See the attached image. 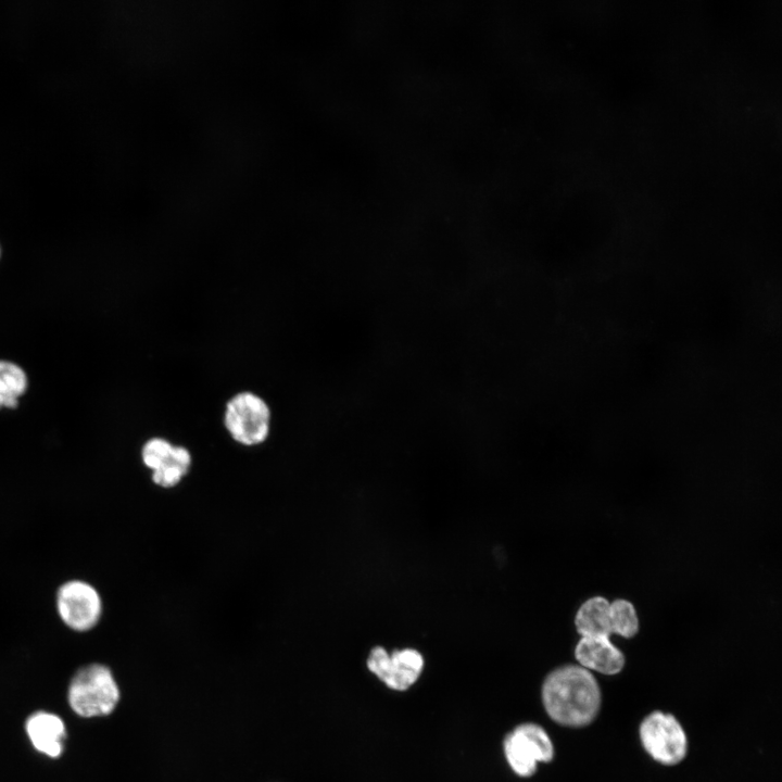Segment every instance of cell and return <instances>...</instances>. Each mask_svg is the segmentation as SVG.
<instances>
[{
	"mask_svg": "<svg viewBox=\"0 0 782 782\" xmlns=\"http://www.w3.org/2000/svg\"><path fill=\"white\" fill-rule=\"evenodd\" d=\"M54 610L61 623L70 631L88 633L101 622L104 601L92 582L83 578H71L55 589Z\"/></svg>",
	"mask_w": 782,
	"mask_h": 782,
	"instance_id": "3",
	"label": "cell"
},
{
	"mask_svg": "<svg viewBox=\"0 0 782 782\" xmlns=\"http://www.w3.org/2000/svg\"><path fill=\"white\" fill-rule=\"evenodd\" d=\"M579 666L601 672L617 674L625 666V656L609 638H581L575 648Z\"/></svg>",
	"mask_w": 782,
	"mask_h": 782,
	"instance_id": "9",
	"label": "cell"
},
{
	"mask_svg": "<svg viewBox=\"0 0 782 782\" xmlns=\"http://www.w3.org/2000/svg\"><path fill=\"white\" fill-rule=\"evenodd\" d=\"M424 657L414 648L395 649L391 654L381 646L374 647L366 660L368 670L389 689L403 692L419 679Z\"/></svg>",
	"mask_w": 782,
	"mask_h": 782,
	"instance_id": "7",
	"label": "cell"
},
{
	"mask_svg": "<svg viewBox=\"0 0 782 782\" xmlns=\"http://www.w3.org/2000/svg\"><path fill=\"white\" fill-rule=\"evenodd\" d=\"M24 730L37 753L51 759L63 755L67 728L60 715L45 709L33 711L25 719Z\"/></svg>",
	"mask_w": 782,
	"mask_h": 782,
	"instance_id": "8",
	"label": "cell"
},
{
	"mask_svg": "<svg viewBox=\"0 0 782 782\" xmlns=\"http://www.w3.org/2000/svg\"><path fill=\"white\" fill-rule=\"evenodd\" d=\"M640 739L644 749L657 762L673 766L686 755V734L671 714L653 711L640 724Z\"/></svg>",
	"mask_w": 782,
	"mask_h": 782,
	"instance_id": "6",
	"label": "cell"
},
{
	"mask_svg": "<svg viewBox=\"0 0 782 782\" xmlns=\"http://www.w3.org/2000/svg\"><path fill=\"white\" fill-rule=\"evenodd\" d=\"M27 376L22 367L0 361V408H14L27 389Z\"/></svg>",
	"mask_w": 782,
	"mask_h": 782,
	"instance_id": "12",
	"label": "cell"
},
{
	"mask_svg": "<svg viewBox=\"0 0 782 782\" xmlns=\"http://www.w3.org/2000/svg\"><path fill=\"white\" fill-rule=\"evenodd\" d=\"M173 447L174 444L169 440L163 437H152L141 446V463L147 469L153 471L169 456Z\"/></svg>",
	"mask_w": 782,
	"mask_h": 782,
	"instance_id": "14",
	"label": "cell"
},
{
	"mask_svg": "<svg viewBox=\"0 0 782 782\" xmlns=\"http://www.w3.org/2000/svg\"><path fill=\"white\" fill-rule=\"evenodd\" d=\"M542 703L553 721L566 727H584L600 710L601 690L590 670L566 665L545 678Z\"/></svg>",
	"mask_w": 782,
	"mask_h": 782,
	"instance_id": "1",
	"label": "cell"
},
{
	"mask_svg": "<svg viewBox=\"0 0 782 782\" xmlns=\"http://www.w3.org/2000/svg\"><path fill=\"white\" fill-rule=\"evenodd\" d=\"M609 604L605 597L594 596L580 606L575 625L581 638H609L613 634Z\"/></svg>",
	"mask_w": 782,
	"mask_h": 782,
	"instance_id": "10",
	"label": "cell"
},
{
	"mask_svg": "<svg viewBox=\"0 0 782 782\" xmlns=\"http://www.w3.org/2000/svg\"><path fill=\"white\" fill-rule=\"evenodd\" d=\"M611 633L632 638L639 631V619L634 606L626 600H615L609 604Z\"/></svg>",
	"mask_w": 782,
	"mask_h": 782,
	"instance_id": "13",
	"label": "cell"
},
{
	"mask_svg": "<svg viewBox=\"0 0 782 782\" xmlns=\"http://www.w3.org/2000/svg\"><path fill=\"white\" fill-rule=\"evenodd\" d=\"M192 466L190 451L180 444H174L172 453L150 478L153 484L162 489H172L181 483Z\"/></svg>",
	"mask_w": 782,
	"mask_h": 782,
	"instance_id": "11",
	"label": "cell"
},
{
	"mask_svg": "<svg viewBox=\"0 0 782 782\" xmlns=\"http://www.w3.org/2000/svg\"><path fill=\"white\" fill-rule=\"evenodd\" d=\"M503 751L509 768L521 778L531 777L540 762H550L554 757L550 735L533 722L520 723L506 734Z\"/></svg>",
	"mask_w": 782,
	"mask_h": 782,
	"instance_id": "5",
	"label": "cell"
},
{
	"mask_svg": "<svg viewBox=\"0 0 782 782\" xmlns=\"http://www.w3.org/2000/svg\"><path fill=\"white\" fill-rule=\"evenodd\" d=\"M66 699L71 710L84 719L112 715L122 699L119 683L110 666L92 661L72 674Z\"/></svg>",
	"mask_w": 782,
	"mask_h": 782,
	"instance_id": "2",
	"label": "cell"
},
{
	"mask_svg": "<svg viewBox=\"0 0 782 782\" xmlns=\"http://www.w3.org/2000/svg\"><path fill=\"white\" fill-rule=\"evenodd\" d=\"M223 420L235 442L243 446H255L268 439L272 413L268 404L258 394L241 391L227 401Z\"/></svg>",
	"mask_w": 782,
	"mask_h": 782,
	"instance_id": "4",
	"label": "cell"
}]
</instances>
